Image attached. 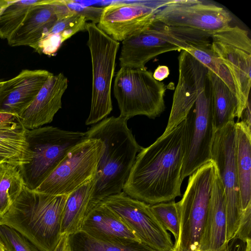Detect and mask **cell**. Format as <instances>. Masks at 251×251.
<instances>
[{
  "instance_id": "40",
  "label": "cell",
  "mask_w": 251,
  "mask_h": 251,
  "mask_svg": "<svg viewBox=\"0 0 251 251\" xmlns=\"http://www.w3.org/2000/svg\"><path fill=\"white\" fill-rule=\"evenodd\" d=\"M0 251H5L4 250L3 247L0 241Z\"/></svg>"
},
{
  "instance_id": "26",
  "label": "cell",
  "mask_w": 251,
  "mask_h": 251,
  "mask_svg": "<svg viewBox=\"0 0 251 251\" xmlns=\"http://www.w3.org/2000/svg\"><path fill=\"white\" fill-rule=\"evenodd\" d=\"M25 186L18 167L0 162V219L7 212Z\"/></svg>"
},
{
  "instance_id": "30",
  "label": "cell",
  "mask_w": 251,
  "mask_h": 251,
  "mask_svg": "<svg viewBox=\"0 0 251 251\" xmlns=\"http://www.w3.org/2000/svg\"><path fill=\"white\" fill-rule=\"evenodd\" d=\"M0 241L5 251H40L14 228L0 225Z\"/></svg>"
},
{
  "instance_id": "27",
  "label": "cell",
  "mask_w": 251,
  "mask_h": 251,
  "mask_svg": "<svg viewBox=\"0 0 251 251\" xmlns=\"http://www.w3.org/2000/svg\"><path fill=\"white\" fill-rule=\"evenodd\" d=\"M35 0H9L0 10V38L8 39L21 25Z\"/></svg>"
},
{
  "instance_id": "14",
  "label": "cell",
  "mask_w": 251,
  "mask_h": 251,
  "mask_svg": "<svg viewBox=\"0 0 251 251\" xmlns=\"http://www.w3.org/2000/svg\"><path fill=\"white\" fill-rule=\"evenodd\" d=\"M154 21L212 35L229 25L232 17L224 8L213 3L198 0H169L155 13Z\"/></svg>"
},
{
  "instance_id": "9",
  "label": "cell",
  "mask_w": 251,
  "mask_h": 251,
  "mask_svg": "<svg viewBox=\"0 0 251 251\" xmlns=\"http://www.w3.org/2000/svg\"><path fill=\"white\" fill-rule=\"evenodd\" d=\"M211 49L230 74L238 101L237 121L250 100L251 40L248 31L230 25L213 33Z\"/></svg>"
},
{
  "instance_id": "17",
  "label": "cell",
  "mask_w": 251,
  "mask_h": 251,
  "mask_svg": "<svg viewBox=\"0 0 251 251\" xmlns=\"http://www.w3.org/2000/svg\"><path fill=\"white\" fill-rule=\"evenodd\" d=\"M53 75L45 70H23L14 77L4 81L0 89V110L20 117Z\"/></svg>"
},
{
  "instance_id": "11",
  "label": "cell",
  "mask_w": 251,
  "mask_h": 251,
  "mask_svg": "<svg viewBox=\"0 0 251 251\" xmlns=\"http://www.w3.org/2000/svg\"><path fill=\"white\" fill-rule=\"evenodd\" d=\"M211 160L217 169L224 190L227 243L234 237L242 214L236 168L234 121L228 123L215 132Z\"/></svg>"
},
{
  "instance_id": "25",
  "label": "cell",
  "mask_w": 251,
  "mask_h": 251,
  "mask_svg": "<svg viewBox=\"0 0 251 251\" xmlns=\"http://www.w3.org/2000/svg\"><path fill=\"white\" fill-rule=\"evenodd\" d=\"M25 128L0 133V162L19 168L28 163L30 153Z\"/></svg>"
},
{
  "instance_id": "15",
  "label": "cell",
  "mask_w": 251,
  "mask_h": 251,
  "mask_svg": "<svg viewBox=\"0 0 251 251\" xmlns=\"http://www.w3.org/2000/svg\"><path fill=\"white\" fill-rule=\"evenodd\" d=\"M178 79L174 93L173 103L165 135L187 117L208 81V69L185 50L178 57Z\"/></svg>"
},
{
  "instance_id": "24",
  "label": "cell",
  "mask_w": 251,
  "mask_h": 251,
  "mask_svg": "<svg viewBox=\"0 0 251 251\" xmlns=\"http://www.w3.org/2000/svg\"><path fill=\"white\" fill-rule=\"evenodd\" d=\"M211 89V100L215 131L237 117L238 101L225 83L215 74L208 71Z\"/></svg>"
},
{
  "instance_id": "21",
  "label": "cell",
  "mask_w": 251,
  "mask_h": 251,
  "mask_svg": "<svg viewBox=\"0 0 251 251\" xmlns=\"http://www.w3.org/2000/svg\"><path fill=\"white\" fill-rule=\"evenodd\" d=\"M80 230L106 242L140 241L120 217L101 202L88 211Z\"/></svg>"
},
{
  "instance_id": "33",
  "label": "cell",
  "mask_w": 251,
  "mask_h": 251,
  "mask_svg": "<svg viewBox=\"0 0 251 251\" xmlns=\"http://www.w3.org/2000/svg\"><path fill=\"white\" fill-rule=\"evenodd\" d=\"M25 128L17 115L0 110V133Z\"/></svg>"
},
{
  "instance_id": "35",
  "label": "cell",
  "mask_w": 251,
  "mask_h": 251,
  "mask_svg": "<svg viewBox=\"0 0 251 251\" xmlns=\"http://www.w3.org/2000/svg\"><path fill=\"white\" fill-rule=\"evenodd\" d=\"M246 242L239 238H233L222 251H245Z\"/></svg>"
},
{
  "instance_id": "28",
  "label": "cell",
  "mask_w": 251,
  "mask_h": 251,
  "mask_svg": "<svg viewBox=\"0 0 251 251\" xmlns=\"http://www.w3.org/2000/svg\"><path fill=\"white\" fill-rule=\"evenodd\" d=\"M210 71L219 77L236 96L235 86L227 69L214 55L211 49V43L206 45H192L184 50Z\"/></svg>"
},
{
  "instance_id": "37",
  "label": "cell",
  "mask_w": 251,
  "mask_h": 251,
  "mask_svg": "<svg viewBox=\"0 0 251 251\" xmlns=\"http://www.w3.org/2000/svg\"><path fill=\"white\" fill-rule=\"evenodd\" d=\"M238 121H240L248 128L251 129V102L250 100Z\"/></svg>"
},
{
  "instance_id": "13",
  "label": "cell",
  "mask_w": 251,
  "mask_h": 251,
  "mask_svg": "<svg viewBox=\"0 0 251 251\" xmlns=\"http://www.w3.org/2000/svg\"><path fill=\"white\" fill-rule=\"evenodd\" d=\"M100 202L120 217L140 242L155 251H173L170 234L153 214L150 204L123 191Z\"/></svg>"
},
{
  "instance_id": "7",
  "label": "cell",
  "mask_w": 251,
  "mask_h": 251,
  "mask_svg": "<svg viewBox=\"0 0 251 251\" xmlns=\"http://www.w3.org/2000/svg\"><path fill=\"white\" fill-rule=\"evenodd\" d=\"M165 84L146 68L121 67L116 74L113 94L120 116L128 120L137 115L159 116L165 109Z\"/></svg>"
},
{
  "instance_id": "36",
  "label": "cell",
  "mask_w": 251,
  "mask_h": 251,
  "mask_svg": "<svg viewBox=\"0 0 251 251\" xmlns=\"http://www.w3.org/2000/svg\"><path fill=\"white\" fill-rule=\"evenodd\" d=\"M152 74L153 77L155 80L158 81H162L169 76L170 70L167 66L159 65L155 70Z\"/></svg>"
},
{
  "instance_id": "1",
  "label": "cell",
  "mask_w": 251,
  "mask_h": 251,
  "mask_svg": "<svg viewBox=\"0 0 251 251\" xmlns=\"http://www.w3.org/2000/svg\"><path fill=\"white\" fill-rule=\"evenodd\" d=\"M187 137L185 119L137 154L123 192L150 205L181 196V172Z\"/></svg>"
},
{
  "instance_id": "23",
  "label": "cell",
  "mask_w": 251,
  "mask_h": 251,
  "mask_svg": "<svg viewBox=\"0 0 251 251\" xmlns=\"http://www.w3.org/2000/svg\"><path fill=\"white\" fill-rule=\"evenodd\" d=\"M95 185V177L68 195L62 219L61 236L81 230Z\"/></svg>"
},
{
  "instance_id": "31",
  "label": "cell",
  "mask_w": 251,
  "mask_h": 251,
  "mask_svg": "<svg viewBox=\"0 0 251 251\" xmlns=\"http://www.w3.org/2000/svg\"><path fill=\"white\" fill-rule=\"evenodd\" d=\"M86 25L85 18L71 13L58 19L47 33L57 35L64 42L77 32L85 30Z\"/></svg>"
},
{
  "instance_id": "19",
  "label": "cell",
  "mask_w": 251,
  "mask_h": 251,
  "mask_svg": "<svg viewBox=\"0 0 251 251\" xmlns=\"http://www.w3.org/2000/svg\"><path fill=\"white\" fill-rule=\"evenodd\" d=\"M226 217L223 186L214 163V176L205 223L199 250L222 251L226 247Z\"/></svg>"
},
{
  "instance_id": "38",
  "label": "cell",
  "mask_w": 251,
  "mask_h": 251,
  "mask_svg": "<svg viewBox=\"0 0 251 251\" xmlns=\"http://www.w3.org/2000/svg\"><path fill=\"white\" fill-rule=\"evenodd\" d=\"M68 236H62L59 243L53 251H67Z\"/></svg>"
},
{
  "instance_id": "42",
  "label": "cell",
  "mask_w": 251,
  "mask_h": 251,
  "mask_svg": "<svg viewBox=\"0 0 251 251\" xmlns=\"http://www.w3.org/2000/svg\"><path fill=\"white\" fill-rule=\"evenodd\" d=\"M202 251V250H196V251Z\"/></svg>"
},
{
  "instance_id": "20",
  "label": "cell",
  "mask_w": 251,
  "mask_h": 251,
  "mask_svg": "<svg viewBox=\"0 0 251 251\" xmlns=\"http://www.w3.org/2000/svg\"><path fill=\"white\" fill-rule=\"evenodd\" d=\"M57 19L54 0H41L31 7L21 25L7 39L8 45L28 46L36 51L38 43Z\"/></svg>"
},
{
  "instance_id": "2",
  "label": "cell",
  "mask_w": 251,
  "mask_h": 251,
  "mask_svg": "<svg viewBox=\"0 0 251 251\" xmlns=\"http://www.w3.org/2000/svg\"><path fill=\"white\" fill-rule=\"evenodd\" d=\"M127 121L120 116H112L86 132L87 138L99 139L103 144L88 211L105 198L123 191L137 155L143 148L128 128Z\"/></svg>"
},
{
  "instance_id": "22",
  "label": "cell",
  "mask_w": 251,
  "mask_h": 251,
  "mask_svg": "<svg viewBox=\"0 0 251 251\" xmlns=\"http://www.w3.org/2000/svg\"><path fill=\"white\" fill-rule=\"evenodd\" d=\"M236 161L242 212L251 205V129L235 122Z\"/></svg>"
},
{
  "instance_id": "32",
  "label": "cell",
  "mask_w": 251,
  "mask_h": 251,
  "mask_svg": "<svg viewBox=\"0 0 251 251\" xmlns=\"http://www.w3.org/2000/svg\"><path fill=\"white\" fill-rule=\"evenodd\" d=\"M69 11L85 18L86 21L98 24L102 14L103 7L86 6L76 1L70 0H63Z\"/></svg>"
},
{
  "instance_id": "18",
  "label": "cell",
  "mask_w": 251,
  "mask_h": 251,
  "mask_svg": "<svg viewBox=\"0 0 251 251\" xmlns=\"http://www.w3.org/2000/svg\"><path fill=\"white\" fill-rule=\"evenodd\" d=\"M68 85V80L60 73L50 76L38 94L20 116L23 126L33 129L52 122L62 107V98Z\"/></svg>"
},
{
  "instance_id": "3",
  "label": "cell",
  "mask_w": 251,
  "mask_h": 251,
  "mask_svg": "<svg viewBox=\"0 0 251 251\" xmlns=\"http://www.w3.org/2000/svg\"><path fill=\"white\" fill-rule=\"evenodd\" d=\"M67 197L25 186L0 219V225L16 230L40 251H53L62 237L61 222Z\"/></svg>"
},
{
  "instance_id": "8",
  "label": "cell",
  "mask_w": 251,
  "mask_h": 251,
  "mask_svg": "<svg viewBox=\"0 0 251 251\" xmlns=\"http://www.w3.org/2000/svg\"><path fill=\"white\" fill-rule=\"evenodd\" d=\"M92 67V91L90 113L85 124H97L112 110V81L120 43L112 39L96 24L86 23Z\"/></svg>"
},
{
  "instance_id": "12",
  "label": "cell",
  "mask_w": 251,
  "mask_h": 251,
  "mask_svg": "<svg viewBox=\"0 0 251 251\" xmlns=\"http://www.w3.org/2000/svg\"><path fill=\"white\" fill-rule=\"evenodd\" d=\"M186 119L187 137L181 172L182 180L200 167L211 161V149L215 131L211 89L208 78L205 88Z\"/></svg>"
},
{
  "instance_id": "29",
  "label": "cell",
  "mask_w": 251,
  "mask_h": 251,
  "mask_svg": "<svg viewBox=\"0 0 251 251\" xmlns=\"http://www.w3.org/2000/svg\"><path fill=\"white\" fill-rule=\"evenodd\" d=\"M150 207L164 228L173 233L176 243L179 233V218L176 202L174 200L150 205Z\"/></svg>"
},
{
  "instance_id": "16",
  "label": "cell",
  "mask_w": 251,
  "mask_h": 251,
  "mask_svg": "<svg viewBox=\"0 0 251 251\" xmlns=\"http://www.w3.org/2000/svg\"><path fill=\"white\" fill-rule=\"evenodd\" d=\"M115 2L103 7L97 26L116 41L120 42L148 29L154 14L166 2Z\"/></svg>"
},
{
  "instance_id": "41",
  "label": "cell",
  "mask_w": 251,
  "mask_h": 251,
  "mask_svg": "<svg viewBox=\"0 0 251 251\" xmlns=\"http://www.w3.org/2000/svg\"><path fill=\"white\" fill-rule=\"evenodd\" d=\"M4 81H1V80H0V88H1L3 83H4Z\"/></svg>"
},
{
  "instance_id": "39",
  "label": "cell",
  "mask_w": 251,
  "mask_h": 251,
  "mask_svg": "<svg viewBox=\"0 0 251 251\" xmlns=\"http://www.w3.org/2000/svg\"><path fill=\"white\" fill-rule=\"evenodd\" d=\"M8 0H0V10L2 8L5 6L8 2Z\"/></svg>"
},
{
  "instance_id": "34",
  "label": "cell",
  "mask_w": 251,
  "mask_h": 251,
  "mask_svg": "<svg viewBox=\"0 0 251 251\" xmlns=\"http://www.w3.org/2000/svg\"><path fill=\"white\" fill-rule=\"evenodd\" d=\"M251 205L242 212L238 230L234 237L246 242L251 239Z\"/></svg>"
},
{
  "instance_id": "4",
  "label": "cell",
  "mask_w": 251,
  "mask_h": 251,
  "mask_svg": "<svg viewBox=\"0 0 251 251\" xmlns=\"http://www.w3.org/2000/svg\"><path fill=\"white\" fill-rule=\"evenodd\" d=\"M211 35L202 31L153 21L148 29L122 42L120 66L144 68L148 61L161 54L181 51L192 45L210 44Z\"/></svg>"
},
{
  "instance_id": "6",
  "label": "cell",
  "mask_w": 251,
  "mask_h": 251,
  "mask_svg": "<svg viewBox=\"0 0 251 251\" xmlns=\"http://www.w3.org/2000/svg\"><path fill=\"white\" fill-rule=\"evenodd\" d=\"M214 176L211 160L190 176L182 199L176 202L179 233L173 251L199 250L208 211Z\"/></svg>"
},
{
  "instance_id": "5",
  "label": "cell",
  "mask_w": 251,
  "mask_h": 251,
  "mask_svg": "<svg viewBox=\"0 0 251 251\" xmlns=\"http://www.w3.org/2000/svg\"><path fill=\"white\" fill-rule=\"evenodd\" d=\"M87 138L86 132L46 126L26 129L29 162L20 167L25 185L36 189L75 146Z\"/></svg>"
},
{
  "instance_id": "10",
  "label": "cell",
  "mask_w": 251,
  "mask_h": 251,
  "mask_svg": "<svg viewBox=\"0 0 251 251\" xmlns=\"http://www.w3.org/2000/svg\"><path fill=\"white\" fill-rule=\"evenodd\" d=\"M102 151L100 140L87 138L73 147L35 190L68 195L95 177Z\"/></svg>"
}]
</instances>
